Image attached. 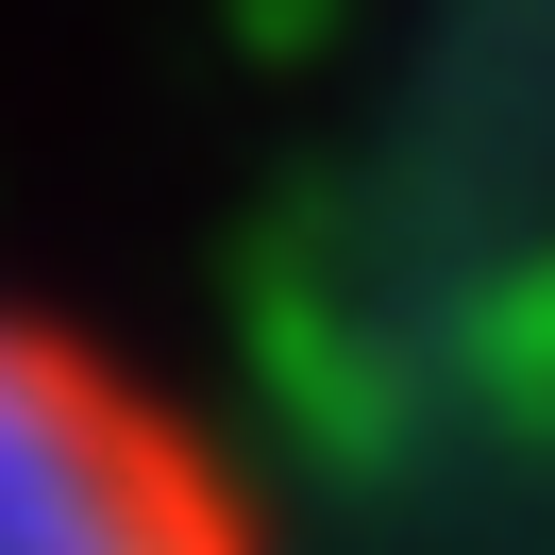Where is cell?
Wrapping results in <instances>:
<instances>
[{
    "instance_id": "6da1fadb",
    "label": "cell",
    "mask_w": 555,
    "mask_h": 555,
    "mask_svg": "<svg viewBox=\"0 0 555 555\" xmlns=\"http://www.w3.org/2000/svg\"><path fill=\"white\" fill-rule=\"evenodd\" d=\"M0 555H270V521L118 337L0 286Z\"/></svg>"
}]
</instances>
